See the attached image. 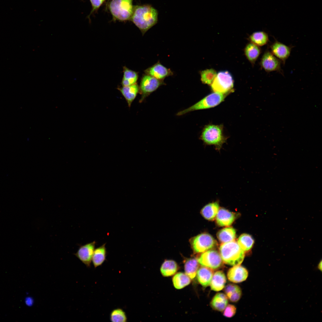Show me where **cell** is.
Returning a JSON list of instances; mask_svg holds the SVG:
<instances>
[{"instance_id": "6da1fadb", "label": "cell", "mask_w": 322, "mask_h": 322, "mask_svg": "<svg viewBox=\"0 0 322 322\" xmlns=\"http://www.w3.org/2000/svg\"><path fill=\"white\" fill-rule=\"evenodd\" d=\"M158 12L149 4L134 6L130 19L143 35L158 21Z\"/></svg>"}, {"instance_id": "7a4b0ae2", "label": "cell", "mask_w": 322, "mask_h": 322, "mask_svg": "<svg viewBox=\"0 0 322 322\" xmlns=\"http://www.w3.org/2000/svg\"><path fill=\"white\" fill-rule=\"evenodd\" d=\"M219 250L223 262L229 265H240L244 257V252L237 242L234 240L223 243L220 246Z\"/></svg>"}, {"instance_id": "3957f363", "label": "cell", "mask_w": 322, "mask_h": 322, "mask_svg": "<svg viewBox=\"0 0 322 322\" xmlns=\"http://www.w3.org/2000/svg\"><path fill=\"white\" fill-rule=\"evenodd\" d=\"M133 0H112L109 8L114 19L124 21L130 19L134 7Z\"/></svg>"}, {"instance_id": "277c9868", "label": "cell", "mask_w": 322, "mask_h": 322, "mask_svg": "<svg viewBox=\"0 0 322 322\" xmlns=\"http://www.w3.org/2000/svg\"><path fill=\"white\" fill-rule=\"evenodd\" d=\"M201 139L206 144L214 145L218 150L220 149L225 141L222 126L214 125H209L205 128Z\"/></svg>"}, {"instance_id": "5b68a950", "label": "cell", "mask_w": 322, "mask_h": 322, "mask_svg": "<svg viewBox=\"0 0 322 322\" xmlns=\"http://www.w3.org/2000/svg\"><path fill=\"white\" fill-rule=\"evenodd\" d=\"M228 94L214 92L207 96L190 107L179 112L177 115L180 116L195 110L213 107L223 101Z\"/></svg>"}, {"instance_id": "8992f818", "label": "cell", "mask_w": 322, "mask_h": 322, "mask_svg": "<svg viewBox=\"0 0 322 322\" xmlns=\"http://www.w3.org/2000/svg\"><path fill=\"white\" fill-rule=\"evenodd\" d=\"M214 92L228 94L231 92L234 86V80L231 73L227 70L220 71L210 84Z\"/></svg>"}, {"instance_id": "52a82bcc", "label": "cell", "mask_w": 322, "mask_h": 322, "mask_svg": "<svg viewBox=\"0 0 322 322\" xmlns=\"http://www.w3.org/2000/svg\"><path fill=\"white\" fill-rule=\"evenodd\" d=\"M216 241L210 235L204 233L194 237L191 241L193 250L197 253H202L213 248L217 246Z\"/></svg>"}, {"instance_id": "ba28073f", "label": "cell", "mask_w": 322, "mask_h": 322, "mask_svg": "<svg viewBox=\"0 0 322 322\" xmlns=\"http://www.w3.org/2000/svg\"><path fill=\"white\" fill-rule=\"evenodd\" d=\"M199 263L202 266L212 269L220 267L223 261L220 253L216 250L211 249L203 253L198 259Z\"/></svg>"}, {"instance_id": "9c48e42d", "label": "cell", "mask_w": 322, "mask_h": 322, "mask_svg": "<svg viewBox=\"0 0 322 322\" xmlns=\"http://www.w3.org/2000/svg\"><path fill=\"white\" fill-rule=\"evenodd\" d=\"M281 61L268 49L263 54L260 62L261 68L267 72L277 71L282 74Z\"/></svg>"}, {"instance_id": "30bf717a", "label": "cell", "mask_w": 322, "mask_h": 322, "mask_svg": "<svg viewBox=\"0 0 322 322\" xmlns=\"http://www.w3.org/2000/svg\"><path fill=\"white\" fill-rule=\"evenodd\" d=\"M163 83V80L158 79L146 74L143 75L139 86V91L142 94V98L156 90Z\"/></svg>"}, {"instance_id": "8fae6325", "label": "cell", "mask_w": 322, "mask_h": 322, "mask_svg": "<svg viewBox=\"0 0 322 322\" xmlns=\"http://www.w3.org/2000/svg\"><path fill=\"white\" fill-rule=\"evenodd\" d=\"M96 242L94 241L80 245L75 255L87 267H90L95 249Z\"/></svg>"}, {"instance_id": "7c38bea8", "label": "cell", "mask_w": 322, "mask_h": 322, "mask_svg": "<svg viewBox=\"0 0 322 322\" xmlns=\"http://www.w3.org/2000/svg\"><path fill=\"white\" fill-rule=\"evenodd\" d=\"M269 48L270 52L284 64L290 55L292 47L275 40Z\"/></svg>"}, {"instance_id": "4fadbf2b", "label": "cell", "mask_w": 322, "mask_h": 322, "mask_svg": "<svg viewBox=\"0 0 322 322\" xmlns=\"http://www.w3.org/2000/svg\"><path fill=\"white\" fill-rule=\"evenodd\" d=\"M145 74L160 80H163L167 77L172 76L173 72L162 65L159 61L144 71Z\"/></svg>"}, {"instance_id": "5bb4252c", "label": "cell", "mask_w": 322, "mask_h": 322, "mask_svg": "<svg viewBox=\"0 0 322 322\" xmlns=\"http://www.w3.org/2000/svg\"><path fill=\"white\" fill-rule=\"evenodd\" d=\"M248 275L247 270L239 265L233 266L230 268L227 273L228 280L234 283H238L245 280Z\"/></svg>"}, {"instance_id": "9a60e30c", "label": "cell", "mask_w": 322, "mask_h": 322, "mask_svg": "<svg viewBox=\"0 0 322 322\" xmlns=\"http://www.w3.org/2000/svg\"><path fill=\"white\" fill-rule=\"evenodd\" d=\"M236 217V213L223 208L219 209L216 217L217 224L220 226H227L231 225Z\"/></svg>"}, {"instance_id": "2e32d148", "label": "cell", "mask_w": 322, "mask_h": 322, "mask_svg": "<svg viewBox=\"0 0 322 322\" xmlns=\"http://www.w3.org/2000/svg\"><path fill=\"white\" fill-rule=\"evenodd\" d=\"M118 89L125 98L130 107L139 91V86L136 83L129 86H123L118 88Z\"/></svg>"}, {"instance_id": "e0dca14e", "label": "cell", "mask_w": 322, "mask_h": 322, "mask_svg": "<svg viewBox=\"0 0 322 322\" xmlns=\"http://www.w3.org/2000/svg\"><path fill=\"white\" fill-rule=\"evenodd\" d=\"M213 274V269L202 266L198 270L196 275L199 282L206 287L210 285Z\"/></svg>"}, {"instance_id": "ac0fdd59", "label": "cell", "mask_w": 322, "mask_h": 322, "mask_svg": "<svg viewBox=\"0 0 322 322\" xmlns=\"http://www.w3.org/2000/svg\"><path fill=\"white\" fill-rule=\"evenodd\" d=\"M226 282V278L224 272L218 270L213 275L210 284L211 289L214 291L222 290L225 287Z\"/></svg>"}, {"instance_id": "d6986e66", "label": "cell", "mask_w": 322, "mask_h": 322, "mask_svg": "<svg viewBox=\"0 0 322 322\" xmlns=\"http://www.w3.org/2000/svg\"><path fill=\"white\" fill-rule=\"evenodd\" d=\"M106 243L95 249L92 262L95 268L101 265L106 260L107 250Z\"/></svg>"}, {"instance_id": "ffe728a7", "label": "cell", "mask_w": 322, "mask_h": 322, "mask_svg": "<svg viewBox=\"0 0 322 322\" xmlns=\"http://www.w3.org/2000/svg\"><path fill=\"white\" fill-rule=\"evenodd\" d=\"M244 52L247 59L254 65L261 53V49L259 46L250 43L246 45Z\"/></svg>"}, {"instance_id": "44dd1931", "label": "cell", "mask_w": 322, "mask_h": 322, "mask_svg": "<svg viewBox=\"0 0 322 322\" xmlns=\"http://www.w3.org/2000/svg\"><path fill=\"white\" fill-rule=\"evenodd\" d=\"M219 208V205L217 202L210 203L203 208L201 213L205 219L213 221L216 218Z\"/></svg>"}, {"instance_id": "7402d4cb", "label": "cell", "mask_w": 322, "mask_h": 322, "mask_svg": "<svg viewBox=\"0 0 322 322\" xmlns=\"http://www.w3.org/2000/svg\"><path fill=\"white\" fill-rule=\"evenodd\" d=\"M228 300L226 295L222 293L216 294L213 297L210 302L212 308L215 310L222 311L227 306Z\"/></svg>"}, {"instance_id": "603a6c76", "label": "cell", "mask_w": 322, "mask_h": 322, "mask_svg": "<svg viewBox=\"0 0 322 322\" xmlns=\"http://www.w3.org/2000/svg\"><path fill=\"white\" fill-rule=\"evenodd\" d=\"M224 291L227 298L232 302H236L241 298L242 291L240 287L234 284H229L225 287Z\"/></svg>"}, {"instance_id": "cb8c5ba5", "label": "cell", "mask_w": 322, "mask_h": 322, "mask_svg": "<svg viewBox=\"0 0 322 322\" xmlns=\"http://www.w3.org/2000/svg\"><path fill=\"white\" fill-rule=\"evenodd\" d=\"M123 73L121 82L122 86H129L136 83L138 78L137 72L124 66Z\"/></svg>"}, {"instance_id": "d4e9b609", "label": "cell", "mask_w": 322, "mask_h": 322, "mask_svg": "<svg viewBox=\"0 0 322 322\" xmlns=\"http://www.w3.org/2000/svg\"><path fill=\"white\" fill-rule=\"evenodd\" d=\"M219 240L222 243L233 241L236 237V230L232 227H227L220 230L217 233Z\"/></svg>"}, {"instance_id": "484cf974", "label": "cell", "mask_w": 322, "mask_h": 322, "mask_svg": "<svg viewBox=\"0 0 322 322\" xmlns=\"http://www.w3.org/2000/svg\"><path fill=\"white\" fill-rule=\"evenodd\" d=\"M249 38L251 43L259 47L266 45L269 41L268 34L263 31L253 32L250 35Z\"/></svg>"}, {"instance_id": "4316f807", "label": "cell", "mask_w": 322, "mask_h": 322, "mask_svg": "<svg viewBox=\"0 0 322 322\" xmlns=\"http://www.w3.org/2000/svg\"><path fill=\"white\" fill-rule=\"evenodd\" d=\"M199 266L198 260L195 258L188 259L185 264V273L191 279H193L196 276Z\"/></svg>"}, {"instance_id": "83f0119b", "label": "cell", "mask_w": 322, "mask_h": 322, "mask_svg": "<svg viewBox=\"0 0 322 322\" xmlns=\"http://www.w3.org/2000/svg\"><path fill=\"white\" fill-rule=\"evenodd\" d=\"M177 269V264L174 261L166 260L162 264L160 268V271L163 276L168 277L174 274Z\"/></svg>"}, {"instance_id": "f1b7e54d", "label": "cell", "mask_w": 322, "mask_h": 322, "mask_svg": "<svg viewBox=\"0 0 322 322\" xmlns=\"http://www.w3.org/2000/svg\"><path fill=\"white\" fill-rule=\"evenodd\" d=\"M191 278L185 273L179 272L175 274L172 279L174 287L177 289H182L191 282Z\"/></svg>"}, {"instance_id": "f546056e", "label": "cell", "mask_w": 322, "mask_h": 322, "mask_svg": "<svg viewBox=\"0 0 322 322\" xmlns=\"http://www.w3.org/2000/svg\"><path fill=\"white\" fill-rule=\"evenodd\" d=\"M237 243L244 252L250 250L254 243V240L250 235L244 233L239 237Z\"/></svg>"}, {"instance_id": "4dcf8cb0", "label": "cell", "mask_w": 322, "mask_h": 322, "mask_svg": "<svg viewBox=\"0 0 322 322\" xmlns=\"http://www.w3.org/2000/svg\"><path fill=\"white\" fill-rule=\"evenodd\" d=\"M217 72L213 69H207L200 72L201 80L202 83L210 85L216 77Z\"/></svg>"}, {"instance_id": "1f68e13d", "label": "cell", "mask_w": 322, "mask_h": 322, "mask_svg": "<svg viewBox=\"0 0 322 322\" xmlns=\"http://www.w3.org/2000/svg\"><path fill=\"white\" fill-rule=\"evenodd\" d=\"M110 319L112 322H126L127 318L124 311L121 308H118L113 309L111 312Z\"/></svg>"}, {"instance_id": "d6a6232c", "label": "cell", "mask_w": 322, "mask_h": 322, "mask_svg": "<svg viewBox=\"0 0 322 322\" xmlns=\"http://www.w3.org/2000/svg\"><path fill=\"white\" fill-rule=\"evenodd\" d=\"M223 313L224 315L227 318L233 317L235 314L236 312V308L233 305L228 304L227 305L224 309Z\"/></svg>"}, {"instance_id": "836d02e7", "label": "cell", "mask_w": 322, "mask_h": 322, "mask_svg": "<svg viewBox=\"0 0 322 322\" xmlns=\"http://www.w3.org/2000/svg\"><path fill=\"white\" fill-rule=\"evenodd\" d=\"M106 0H90L92 9L89 15L95 11L97 10Z\"/></svg>"}, {"instance_id": "e575fe53", "label": "cell", "mask_w": 322, "mask_h": 322, "mask_svg": "<svg viewBox=\"0 0 322 322\" xmlns=\"http://www.w3.org/2000/svg\"><path fill=\"white\" fill-rule=\"evenodd\" d=\"M318 268L319 269V270H320L321 271V270H322V261H321L320 262V263H319V264H318Z\"/></svg>"}]
</instances>
